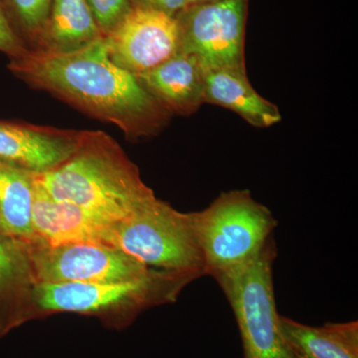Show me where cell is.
<instances>
[{
    "label": "cell",
    "instance_id": "cell-1",
    "mask_svg": "<svg viewBox=\"0 0 358 358\" xmlns=\"http://www.w3.org/2000/svg\"><path fill=\"white\" fill-rule=\"evenodd\" d=\"M8 69L33 88L114 124L131 140L159 134L171 120L136 75L113 62L103 36L63 53L29 48L9 59Z\"/></svg>",
    "mask_w": 358,
    "mask_h": 358
},
{
    "label": "cell",
    "instance_id": "cell-2",
    "mask_svg": "<svg viewBox=\"0 0 358 358\" xmlns=\"http://www.w3.org/2000/svg\"><path fill=\"white\" fill-rule=\"evenodd\" d=\"M33 178L54 199L112 223L155 197L119 143L102 131H82L79 145L67 159L48 171H33Z\"/></svg>",
    "mask_w": 358,
    "mask_h": 358
},
{
    "label": "cell",
    "instance_id": "cell-3",
    "mask_svg": "<svg viewBox=\"0 0 358 358\" xmlns=\"http://www.w3.org/2000/svg\"><path fill=\"white\" fill-rule=\"evenodd\" d=\"M192 217L204 275L215 280L251 263L273 238L277 225L271 211L248 190L224 192Z\"/></svg>",
    "mask_w": 358,
    "mask_h": 358
},
{
    "label": "cell",
    "instance_id": "cell-4",
    "mask_svg": "<svg viewBox=\"0 0 358 358\" xmlns=\"http://www.w3.org/2000/svg\"><path fill=\"white\" fill-rule=\"evenodd\" d=\"M110 244L148 268H164L192 280L204 275L192 213H181L157 197L113 223Z\"/></svg>",
    "mask_w": 358,
    "mask_h": 358
},
{
    "label": "cell",
    "instance_id": "cell-5",
    "mask_svg": "<svg viewBox=\"0 0 358 358\" xmlns=\"http://www.w3.org/2000/svg\"><path fill=\"white\" fill-rule=\"evenodd\" d=\"M275 255L271 238L251 263L216 280L234 313L244 358H299L280 327L273 282Z\"/></svg>",
    "mask_w": 358,
    "mask_h": 358
},
{
    "label": "cell",
    "instance_id": "cell-6",
    "mask_svg": "<svg viewBox=\"0 0 358 358\" xmlns=\"http://www.w3.org/2000/svg\"><path fill=\"white\" fill-rule=\"evenodd\" d=\"M190 278L155 272L138 281L122 282H35L30 298L42 313H106L134 312L171 298Z\"/></svg>",
    "mask_w": 358,
    "mask_h": 358
},
{
    "label": "cell",
    "instance_id": "cell-7",
    "mask_svg": "<svg viewBox=\"0 0 358 358\" xmlns=\"http://www.w3.org/2000/svg\"><path fill=\"white\" fill-rule=\"evenodd\" d=\"M250 0L190 4L176 17L178 52L192 56L202 69L246 73L245 34Z\"/></svg>",
    "mask_w": 358,
    "mask_h": 358
},
{
    "label": "cell",
    "instance_id": "cell-8",
    "mask_svg": "<svg viewBox=\"0 0 358 358\" xmlns=\"http://www.w3.org/2000/svg\"><path fill=\"white\" fill-rule=\"evenodd\" d=\"M22 244L36 282H122L138 281L155 273L138 259L109 245Z\"/></svg>",
    "mask_w": 358,
    "mask_h": 358
},
{
    "label": "cell",
    "instance_id": "cell-9",
    "mask_svg": "<svg viewBox=\"0 0 358 358\" xmlns=\"http://www.w3.org/2000/svg\"><path fill=\"white\" fill-rule=\"evenodd\" d=\"M103 37L113 62L134 75L157 67L178 52L176 18L152 9L131 7Z\"/></svg>",
    "mask_w": 358,
    "mask_h": 358
},
{
    "label": "cell",
    "instance_id": "cell-10",
    "mask_svg": "<svg viewBox=\"0 0 358 358\" xmlns=\"http://www.w3.org/2000/svg\"><path fill=\"white\" fill-rule=\"evenodd\" d=\"M112 224L76 204L54 199L34 179L32 210V225L36 236L34 242L48 246L71 243L110 246Z\"/></svg>",
    "mask_w": 358,
    "mask_h": 358
},
{
    "label": "cell",
    "instance_id": "cell-11",
    "mask_svg": "<svg viewBox=\"0 0 358 358\" xmlns=\"http://www.w3.org/2000/svg\"><path fill=\"white\" fill-rule=\"evenodd\" d=\"M81 136L82 131L0 121V160L42 173L67 159Z\"/></svg>",
    "mask_w": 358,
    "mask_h": 358
},
{
    "label": "cell",
    "instance_id": "cell-12",
    "mask_svg": "<svg viewBox=\"0 0 358 358\" xmlns=\"http://www.w3.org/2000/svg\"><path fill=\"white\" fill-rule=\"evenodd\" d=\"M136 77L171 115H192L205 103L204 70L192 56L176 53Z\"/></svg>",
    "mask_w": 358,
    "mask_h": 358
},
{
    "label": "cell",
    "instance_id": "cell-13",
    "mask_svg": "<svg viewBox=\"0 0 358 358\" xmlns=\"http://www.w3.org/2000/svg\"><path fill=\"white\" fill-rule=\"evenodd\" d=\"M204 103L232 110L255 128H270L282 120L277 106L257 93L246 73L204 71Z\"/></svg>",
    "mask_w": 358,
    "mask_h": 358
},
{
    "label": "cell",
    "instance_id": "cell-14",
    "mask_svg": "<svg viewBox=\"0 0 358 358\" xmlns=\"http://www.w3.org/2000/svg\"><path fill=\"white\" fill-rule=\"evenodd\" d=\"M282 336L301 358H358V322L310 327L280 315Z\"/></svg>",
    "mask_w": 358,
    "mask_h": 358
},
{
    "label": "cell",
    "instance_id": "cell-15",
    "mask_svg": "<svg viewBox=\"0 0 358 358\" xmlns=\"http://www.w3.org/2000/svg\"><path fill=\"white\" fill-rule=\"evenodd\" d=\"M103 36L87 0H52L44 31L35 48L63 53Z\"/></svg>",
    "mask_w": 358,
    "mask_h": 358
},
{
    "label": "cell",
    "instance_id": "cell-16",
    "mask_svg": "<svg viewBox=\"0 0 358 358\" xmlns=\"http://www.w3.org/2000/svg\"><path fill=\"white\" fill-rule=\"evenodd\" d=\"M33 200L32 171L0 160V219L6 236L25 244L36 241Z\"/></svg>",
    "mask_w": 358,
    "mask_h": 358
},
{
    "label": "cell",
    "instance_id": "cell-17",
    "mask_svg": "<svg viewBox=\"0 0 358 358\" xmlns=\"http://www.w3.org/2000/svg\"><path fill=\"white\" fill-rule=\"evenodd\" d=\"M31 279L23 244L0 234V336L25 320L22 303Z\"/></svg>",
    "mask_w": 358,
    "mask_h": 358
},
{
    "label": "cell",
    "instance_id": "cell-18",
    "mask_svg": "<svg viewBox=\"0 0 358 358\" xmlns=\"http://www.w3.org/2000/svg\"><path fill=\"white\" fill-rule=\"evenodd\" d=\"M0 3L18 36L26 45L36 47L48 20L52 0H0Z\"/></svg>",
    "mask_w": 358,
    "mask_h": 358
},
{
    "label": "cell",
    "instance_id": "cell-19",
    "mask_svg": "<svg viewBox=\"0 0 358 358\" xmlns=\"http://www.w3.org/2000/svg\"><path fill=\"white\" fill-rule=\"evenodd\" d=\"M103 36L112 31L131 9V0H87Z\"/></svg>",
    "mask_w": 358,
    "mask_h": 358
},
{
    "label": "cell",
    "instance_id": "cell-20",
    "mask_svg": "<svg viewBox=\"0 0 358 358\" xmlns=\"http://www.w3.org/2000/svg\"><path fill=\"white\" fill-rule=\"evenodd\" d=\"M28 49L27 45L13 29L0 3V52L10 59L22 55Z\"/></svg>",
    "mask_w": 358,
    "mask_h": 358
},
{
    "label": "cell",
    "instance_id": "cell-21",
    "mask_svg": "<svg viewBox=\"0 0 358 358\" xmlns=\"http://www.w3.org/2000/svg\"><path fill=\"white\" fill-rule=\"evenodd\" d=\"M131 7L152 9L176 18L188 6L187 0H131Z\"/></svg>",
    "mask_w": 358,
    "mask_h": 358
},
{
    "label": "cell",
    "instance_id": "cell-22",
    "mask_svg": "<svg viewBox=\"0 0 358 358\" xmlns=\"http://www.w3.org/2000/svg\"><path fill=\"white\" fill-rule=\"evenodd\" d=\"M215 1V0H187L188 6L190 4L204 3V2Z\"/></svg>",
    "mask_w": 358,
    "mask_h": 358
},
{
    "label": "cell",
    "instance_id": "cell-23",
    "mask_svg": "<svg viewBox=\"0 0 358 358\" xmlns=\"http://www.w3.org/2000/svg\"><path fill=\"white\" fill-rule=\"evenodd\" d=\"M0 234L6 235V234H4L3 226H2L1 219H0Z\"/></svg>",
    "mask_w": 358,
    "mask_h": 358
},
{
    "label": "cell",
    "instance_id": "cell-24",
    "mask_svg": "<svg viewBox=\"0 0 358 358\" xmlns=\"http://www.w3.org/2000/svg\"><path fill=\"white\" fill-rule=\"evenodd\" d=\"M298 357H299V355H298ZM299 358H301V357H299Z\"/></svg>",
    "mask_w": 358,
    "mask_h": 358
}]
</instances>
